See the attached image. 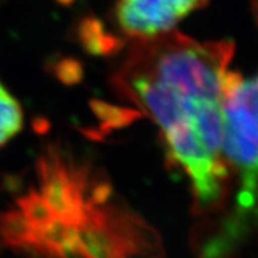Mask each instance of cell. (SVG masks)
Segmentation results:
<instances>
[{"instance_id":"obj_1","label":"cell","mask_w":258,"mask_h":258,"mask_svg":"<svg viewBox=\"0 0 258 258\" xmlns=\"http://www.w3.org/2000/svg\"><path fill=\"white\" fill-rule=\"evenodd\" d=\"M232 55V42L201 44L170 32L137 40L113 78L158 125L167 156L186 174L202 210L219 203L228 180L221 102Z\"/></svg>"},{"instance_id":"obj_2","label":"cell","mask_w":258,"mask_h":258,"mask_svg":"<svg viewBox=\"0 0 258 258\" xmlns=\"http://www.w3.org/2000/svg\"><path fill=\"white\" fill-rule=\"evenodd\" d=\"M221 152L238 177V216L248 219L257 195V78L228 70L223 81Z\"/></svg>"},{"instance_id":"obj_3","label":"cell","mask_w":258,"mask_h":258,"mask_svg":"<svg viewBox=\"0 0 258 258\" xmlns=\"http://www.w3.org/2000/svg\"><path fill=\"white\" fill-rule=\"evenodd\" d=\"M207 0H116L115 17L124 33L136 40L170 33Z\"/></svg>"},{"instance_id":"obj_4","label":"cell","mask_w":258,"mask_h":258,"mask_svg":"<svg viewBox=\"0 0 258 258\" xmlns=\"http://www.w3.org/2000/svg\"><path fill=\"white\" fill-rule=\"evenodd\" d=\"M23 108L3 83H0V148L14 139L23 128Z\"/></svg>"},{"instance_id":"obj_5","label":"cell","mask_w":258,"mask_h":258,"mask_svg":"<svg viewBox=\"0 0 258 258\" xmlns=\"http://www.w3.org/2000/svg\"><path fill=\"white\" fill-rule=\"evenodd\" d=\"M81 37L83 44L92 53H103L113 46L112 40L102 32V27L99 23L87 20L81 28Z\"/></svg>"}]
</instances>
